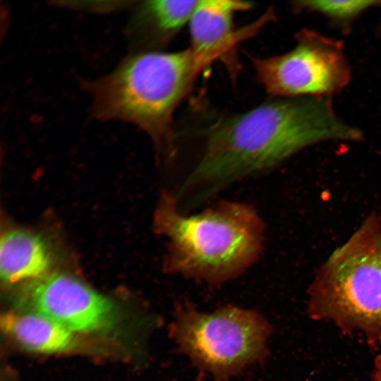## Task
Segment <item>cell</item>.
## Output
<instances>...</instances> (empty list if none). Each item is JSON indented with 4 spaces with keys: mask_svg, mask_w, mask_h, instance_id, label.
<instances>
[{
    "mask_svg": "<svg viewBox=\"0 0 381 381\" xmlns=\"http://www.w3.org/2000/svg\"><path fill=\"white\" fill-rule=\"evenodd\" d=\"M1 326L6 334L30 351L58 353L76 345L75 333L37 313L7 312L1 315Z\"/></svg>",
    "mask_w": 381,
    "mask_h": 381,
    "instance_id": "cell-11",
    "label": "cell"
},
{
    "mask_svg": "<svg viewBox=\"0 0 381 381\" xmlns=\"http://www.w3.org/2000/svg\"><path fill=\"white\" fill-rule=\"evenodd\" d=\"M252 6L250 2L242 1L198 0L188 23L190 48L212 62L224 57L241 42L258 32L273 17L270 11L254 23L236 30V13Z\"/></svg>",
    "mask_w": 381,
    "mask_h": 381,
    "instance_id": "cell-8",
    "label": "cell"
},
{
    "mask_svg": "<svg viewBox=\"0 0 381 381\" xmlns=\"http://www.w3.org/2000/svg\"><path fill=\"white\" fill-rule=\"evenodd\" d=\"M52 255L40 235L23 229L5 231L0 241V276L6 284L25 283L49 272Z\"/></svg>",
    "mask_w": 381,
    "mask_h": 381,
    "instance_id": "cell-10",
    "label": "cell"
},
{
    "mask_svg": "<svg viewBox=\"0 0 381 381\" xmlns=\"http://www.w3.org/2000/svg\"><path fill=\"white\" fill-rule=\"evenodd\" d=\"M198 1L150 0L139 2L128 25V35L139 51L152 50L188 25Z\"/></svg>",
    "mask_w": 381,
    "mask_h": 381,
    "instance_id": "cell-9",
    "label": "cell"
},
{
    "mask_svg": "<svg viewBox=\"0 0 381 381\" xmlns=\"http://www.w3.org/2000/svg\"><path fill=\"white\" fill-rule=\"evenodd\" d=\"M16 301L24 310L46 316L75 334L109 333L121 320L111 299L64 272H48L24 283Z\"/></svg>",
    "mask_w": 381,
    "mask_h": 381,
    "instance_id": "cell-7",
    "label": "cell"
},
{
    "mask_svg": "<svg viewBox=\"0 0 381 381\" xmlns=\"http://www.w3.org/2000/svg\"><path fill=\"white\" fill-rule=\"evenodd\" d=\"M271 333L257 311L229 305L205 313L186 302L176 306L171 327L180 351L218 381L264 360Z\"/></svg>",
    "mask_w": 381,
    "mask_h": 381,
    "instance_id": "cell-5",
    "label": "cell"
},
{
    "mask_svg": "<svg viewBox=\"0 0 381 381\" xmlns=\"http://www.w3.org/2000/svg\"><path fill=\"white\" fill-rule=\"evenodd\" d=\"M252 63L266 92L284 98L327 97L342 90L351 79L342 44L307 29L297 34L290 51L254 57Z\"/></svg>",
    "mask_w": 381,
    "mask_h": 381,
    "instance_id": "cell-6",
    "label": "cell"
},
{
    "mask_svg": "<svg viewBox=\"0 0 381 381\" xmlns=\"http://www.w3.org/2000/svg\"><path fill=\"white\" fill-rule=\"evenodd\" d=\"M381 1H298L294 2L298 10L315 12L327 17L334 23L349 24L363 12Z\"/></svg>",
    "mask_w": 381,
    "mask_h": 381,
    "instance_id": "cell-12",
    "label": "cell"
},
{
    "mask_svg": "<svg viewBox=\"0 0 381 381\" xmlns=\"http://www.w3.org/2000/svg\"><path fill=\"white\" fill-rule=\"evenodd\" d=\"M307 311L344 333L381 342V218L369 215L323 262L308 294Z\"/></svg>",
    "mask_w": 381,
    "mask_h": 381,
    "instance_id": "cell-4",
    "label": "cell"
},
{
    "mask_svg": "<svg viewBox=\"0 0 381 381\" xmlns=\"http://www.w3.org/2000/svg\"><path fill=\"white\" fill-rule=\"evenodd\" d=\"M381 6V5H380Z\"/></svg>",
    "mask_w": 381,
    "mask_h": 381,
    "instance_id": "cell-14",
    "label": "cell"
},
{
    "mask_svg": "<svg viewBox=\"0 0 381 381\" xmlns=\"http://www.w3.org/2000/svg\"><path fill=\"white\" fill-rule=\"evenodd\" d=\"M157 231L167 241V271L212 284L242 274L259 259L265 224L248 203L224 200L195 214L164 192L155 213Z\"/></svg>",
    "mask_w": 381,
    "mask_h": 381,
    "instance_id": "cell-3",
    "label": "cell"
},
{
    "mask_svg": "<svg viewBox=\"0 0 381 381\" xmlns=\"http://www.w3.org/2000/svg\"><path fill=\"white\" fill-rule=\"evenodd\" d=\"M210 64L190 47L174 52H134L111 73L86 85L92 114L101 121L138 126L151 138L159 155L171 161L176 153L175 111Z\"/></svg>",
    "mask_w": 381,
    "mask_h": 381,
    "instance_id": "cell-2",
    "label": "cell"
},
{
    "mask_svg": "<svg viewBox=\"0 0 381 381\" xmlns=\"http://www.w3.org/2000/svg\"><path fill=\"white\" fill-rule=\"evenodd\" d=\"M372 381H381V353L377 355L375 358L372 373Z\"/></svg>",
    "mask_w": 381,
    "mask_h": 381,
    "instance_id": "cell-13",
    "label": "cell"
},
{
    "mask_svg": "<svg viewBox=\"0 0 381 381\" xmlns=\"http://www.w3.org/2000/svg\"><path fill=\"white\" fill-rule=\"evenodd\" d=\"M361 137L360 130L338 117L328 97L267 102L213 123L199 158L172 195L180 209L189 212L307 147Z\"/></svg>",
    "mask_w": 381,
    "mask_h": 381,
    "instance_id": "cell-1",
    "label": "cell"
}]
</instances>
